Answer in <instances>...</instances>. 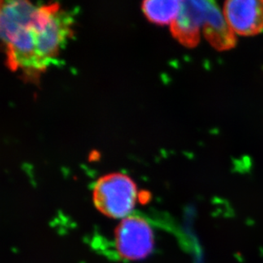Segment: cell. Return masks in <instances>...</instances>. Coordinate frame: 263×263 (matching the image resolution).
<instances>
[{"label":"cell","mask_w":263,"mask_h":263,"mask_svg":"<svg viewBox=\"0 0 263 263\" xmlns=\"http://www.w3.org/2000/svg\"><path fill=\"white\" fill-rule=\"evenodd\" d=\"M73 19L60 5L2 1L0 31L8 67L27 74L44 72L58 59L72 33Z\"/></svg>","instance_id":"obj_1"},{"label":"cell","mask_w":263,"mask_h":263,"mask_svg":"<svg viewBox=\"0 0 263 263\" xmlns=\"http://www.w3.org/2000/svg\"><path fill=\"white\" fill-rule=\"evenodd\" d=\"M92 199L97 211L112 219H124L134 211L139 194L127 175L111 173L100 177L93 187Z\"/></svg>","instance_id":"obj_2"},{"label":"cell","mask_w":263,"mask_h":263,"mask_svg":"<svg viewBox=\"0 0 263 263\" xmlns=\"http://www.w3.org/2000/svg\"><path fill=\"white\" fill-rule=\"evenodd\" d=\"M115 234L117 253L126 261L146 258L154 250V231L142 216L130 215L122 219Z\"/></svg>","instance_id":"obj_3"},{"label":"cell","mask_w":263,"mask_h":263,"mask_svg":"<svg viewBox=\"0 0 263 263\" xmlns=\"http://www.w3.org/2000/svg\"><path fill=\"white\" fill-rule=\"evenodd\" d=\"M208 5L207 0L181 1V9L171 25V31L173 37L185 47H196L199 44Z\"/></svg>","instance_id":"obj_4"},{"label":"cell","mask_w":263,"mask_h":263,"mask_svg":"<svg viewBox=\"0 0 263 263\" xmlns=\"http://www.w3.org/2000/svg\"><path fill=\"white\" fill-rule=\"evenodd\" d=\"M223 14L235 34L254 36L263 32V0H229Z\"/></svg>","instance_id":"obj_5"},{"label":"cell","mask_w":263,"mask_h":263,"mask_svg":"<svg viewBox=\"0 0 263 263\" xmlns=\"http://www.w3.org/2000/svg\"><path fill=\"white\" fill-rule=\"evenodd\" d=\"M203 32L212 47L220 51L231 50L237 44L235 33L216 3L209 1Z\"/></svg>","instance_id":"obj_6"},{"label":"cell","mask_w":263,"mask_h":263,"mask_svg":"<svg viewBox=\"0 0 263 263\" xmlns=\"http://www.w3.org/2000/svg\"><path fill=\"white\" fill-rule=\"evenodd\" d=\"M181 1H145L142 3V11L148 21L157 25H172L178 15Z\"/></svg>","instance_id":"obj_7"}]
</instances>
